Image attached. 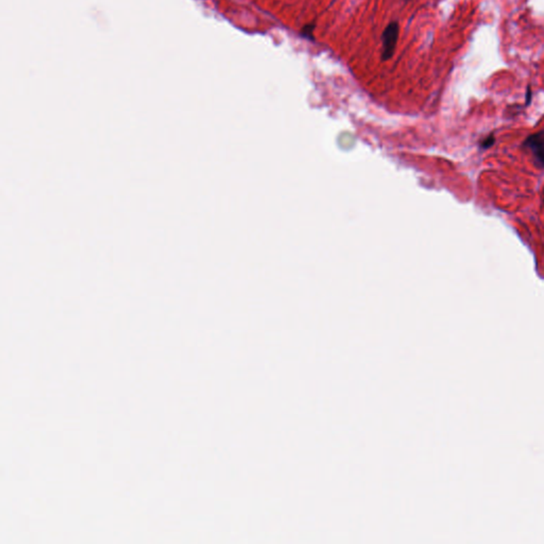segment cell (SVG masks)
<instances>
[{
  "instance_id": "1",
  "label": "cell",
  "mask_w": 544,
  "mask_h": 544,
  "mask_svg": "<svg viewBox=\"0 0 544 544\" xmlns=\"http://www.w3.org/2000/svg\"><path fill=\"white\" fill-rule=\"evenodd\" d=\"M400 33V27L397 21H392L385 28L382 34V60L387 61L392 58L396 50L398 38Z\"/></svg>"
},
{
  "instance_id": "4",
  "label": "cell",
  "mask_w": 544,
  "mask_h": 544,
  "mask_svg": "<svg viewBox=\"0 0 544 544\" xmlns=\"http://www.w3.org/2000/svg\"><path fill=\"white\" fill-rule=\"evenodd\" d=\"M493 144H494V137H493V135H489L487 138H485V139L482 141V145H480V147H482L483 149H486V148L491 147Z\"/></svg>"
},
{
  "instance_id": "3",
  "label": "cell",
  "mask_w": 544,
  "mask_h": 544,
  "mask_svg": "<svg viewBox=\"0 0 544 544\" xmlns=\"http://www.w3.org/2000/svg\"><path fill=\"white\" fill-rule=\"evenodd\" d=\"M314 29H315L314 23H309V25L304 26L302 29V36L307 37L309 39H314V36H313Z\"/></svg>"
},
{
  "instance_id": "2",
  "label": "cell",
  "mask_w": 544,
  "mask_h": 544,
  "mask_svg": "<svg viewBox=\"0 0 544 544\" xmlns=\"http://www.w3.org/2000/svg\"><path fill=\"white\" fill-rule=\"evenodd\" d=\"M524 146L532 152L537 166L544 167V132L533 134L525 140Z\"/></svg>"
}]
</instances>
